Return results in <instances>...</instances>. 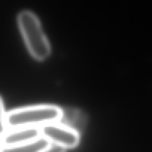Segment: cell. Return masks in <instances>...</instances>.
Returning a JSON list of instances; mask_svg holds the SVG:
<instances>
[{
    "instance_id": "1",
    "label": "cell",
    "mask_w": 152,
    "mask_h": 152,
    "mask_svg": "<svg viewBox=\"0 0 152 152\" xmlns=\"http://www.w3.org/2000/svg\"><path fill=\"white\" fill-rule=\"evenodd\" d=\"M63 110L56 105H40L17 108L6 115L7 129L40 128L61 121Z\"/></svg>"
},
{
    "instance_id": "2",
    "label": "cell",
    "mask_w": 152,
    "mask_h": 152,
    "mask_svg": "<svg viewBox=\"0 0 152 152\" xmlns=\"http://www.w3.org/2000/svg\"><path fill=\"white\" fill-rule=\"evenodd\" d=\"M18 25L33 58L39 61L47 59L51 53V46L37 16L28 10L21 12L18 16Z\"/></svg>"
},
{
    "instance_id": "3",
    "label": "cell",
    "mask_w": 152,
    "mask_h": 152,
    "mask_svg": "<svg viewBox=\"0 0 152 152\" xmlns=\"http://www.w3.org/2000/svg\"><path fill=\"white\" fill-rule=\"evenodd\" d=\"M40 130L41 137L51 144L58 145L65 149L75 148L80 141L77 131L61 122L43 126L40 128Z\"/></svg>"
},
{
    "instance_id": "4",
    "label": "cell",
    "mask_w": 152,
    "mask_h": 152,
    "mask_svg": "<svg viewBox=\"0 0 152 152\" xmlns=\"http://www.w3.org/2000/svg\"><path fill=\"white\" fill-rule=\"evenodd\" d=\"M41 137L40 128H18L10 129L1 137L3 147L22 145Z\"/></svg>"
},
{
    "instance_id": "5",
    "label": "cell",
    "mask_w": 152,
    "mask_h": 152,
    "mask_svg": "<svg viewBox=\"0 0 152 152\" xmlns=\"http://www.w3.org/2000/svg\"><path fill=\"white\" fill-rule=\"evenodd\" d=\"M50 144L47 140L40 137L36 140L28 143L3 147L0 152H43L50 145Z\"/></svg>"
},
{
    "instance_id": "6",
    "label": "cell",
    "mask_w": 152,
    "mask_h": 152,
    "mask_svg": "<svg viewBox=\"0 0 152 152\" xmlns=\"http://www.w3.org/2000/svg\"><path fill=\"white\" fill-rule=\"evenodd\" d=\"M6 115L7 114H5L2 99L0 96V137H2L5 134L6 132H7V123H6Z\"/></svg>"
},
{
    "instance_id": "7",
    "label": "cell",
    "mask_w": 152,
    "mask_h": 152,
    "mask_svg": "<svg viewBox=\"0 0 152 152\" xmlns=\"http://www.w3.org/2000/svg\"><path fill=\"white\" fill-rule=\"evenodd\" d=\"M66 149L63 147L59 146L58 145L55 144H50L47 148L44 150L43 152H65Z\"/></svg>"
},
{
    "instance_id": "8",
    "label": "cell",
    "mask_w": 152,
    "mask_h": 152,
    "mask_svg": "<svg viewBox=\"0 0 152 152\" xmlns=\"http://www.w3.org/2000/svg\"><path fill=\"white\" fill-rule=\"evenodd\" d=\"M3 148V143L2 140H1V137H0V151L1 150V148Z\"/></svg>"
}]
</instances>
